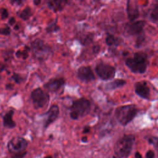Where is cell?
Segmentation results:
<instances>
[{"label":"cell","mask_w":158,"mask_h":158,"mask_svg":"<svg viewBox=\"0 0 158 158\" xmlns=\"http://www.w3.org/2000/svg\"><path fill=\"white\" fill-rule=\"evenodd\" d=\"M135 136L133 134H125L115 143L114 147V155L117 158L128 157L133 147Z\"/></svg>","instance_id":"cell-1"},{"label":"cell","mask_w":158,"mask_h":158,"mask_svg":"<svg viewBox=\"0 0 158 158\" xmlns=\"http://www.w3.org/2000/svg\"><path fill=\"white\" fill-rule=\"evenodd\" d=\"M139 110L135 105H123L115 109L114 116L121 125L125 127L135 118Z\"/></svg>","instance_id":"cell-2"},{"label":"cell","mask_w":158,"mask_h":158,"mask_svg":"<svg viewBox=\"0 0 158 158\" xmlns=\"http://www.w3.org/2000/svg\"><path fill=\"white\" fill-rule=\"evenodd\" d=\"M91 109V104L86 98H80L73 101L69 108V115L72 120H78L88 115Z\"/></svg>","instance_id":"cell-3"},{"label":"cell","mask_w":158,"mask_h":158,"mask_svg":"<svg viewBox=\"0 0 158 158\" xmlns=\"http://www.w3.org/2000/svg\"><path fill=\"white\" fill-rule=\"evenodd\" d=\"M148 56L142 52H135L133 57H129L125 60V65L135 73H144L148 66Z\"/></svg>","instance_id":"cell-4"},{"label":"cell","mask_w":158,"mask_h":158,"mask_svg":"<svg viewBox=\"0 0 158 158\" xmlns=\"http://www.w3.org/2000/svg\"><path fill=\"white\" fill-rule=\"evenodd\" d=\"M49 99L48 93L40 88L33 89L31 93V99L36 109H41L46 107L49 103Z\"/></svg>","instance_id":"cell-5"},{"label":"cell","mask_w":158,"mask_h":158,"mask_svg":"<svg viewBox=\"0 0 158 158\" xmlns=\"http://www.w3.org/2000/svg\"><path fill=\"white\" fill-rule=\"evenodd\" d=\"M98 77L102 80L107 81L114 78L116 73L115 68L108 64L98 63L94 69Z\"/></svg>","instance_id":"cell-6"},{"label":"cell","mask_w":158,"mask_h":158,"mask_svg":"<svg viewBox=\"0 0 158 158\" xmlns=\"http://www.w3.org/2000/svg\"><path fill=\"white\" fill-rule=\"evenodd\" d=\"M28 146L27 141L21 136L13 137L7 144V148L12 155L26 152Z\"/></svg>","instance_id":"cell-7"},{"label":"cell","mask_w":158,"mask_h":158,"mask_svg":"<svg viewBox=\"0 0 158 158\" xmlns=\"http://www.w3.org/2000/svg\"><path fill=\"white\" fill-rule=\"evenodd\" d=\"M31 48L36 57L39 60H44L48 57L49 52V46L44 43V41L36 39L31 43Z\"/></svg>","instance_id":"cell-8"},{"label":"cell","mask_w":158,"mask_h":158,"mask_svg":"<svg viewBox=\"0 0 158 158\" xmlns=\"http://www.w3.org/2000/svg\"><path fill=\"white\" fill-rule=\"evenodd\" d=\"M77 78L82 82L88 83L96 79L94 72L89 66H81L77 71Z\"/></svg>","instance_id":"cell-9"},{"label":"cell","mask_w":158,"mask_h":158,"mask_svg":"<svg viewBox=\"0 0 158 158\" xmlns=\"http://www.w3.org/2000/svg\"><path fill=\"white\" fill-rule=\"evenodd\" d=\"M135 93L144 99H148L150 97L151 90L146 81H141L135 83L134 85Z\"/></svg>","instance_id":"cell-10"},{"label":"cell","mask_w":158,"mask_h":158,"mask_svg":"<svg viewBox=\"0 0 158 158\" xmlns=\"http://www.w3.org/2000/svg\"><path fill=\"white\" fill-rule=\"evenodd\" d=\"M65 83V81L63 78H52L44 84V88L49 92L54 93L64 86Z\"/></svg>","instance_id":"cell-11"},{"label":"cell","mask_w":158,"mask_h":158,"mask_svg":"<svg viewBox=\"0 0 158 158\" xmlns=\"http://www.w3.org/2000/svg\"><path fill=\"white\" fill-rule=\"evenodd\" d=\"M59 114V108L57 105L54 104L52 105L49 110L44 114L46 116V118L45 120L44 123V128L46 129L49 127L53 122L56 121V120L58 118Z\"/></svg>","instance_id":"cell-12"},{"label":"cell","mask_w":158,"mask_h":158,"mask_svg":"<svg viewBox=\"0 0 158 158\" xmlns=\"http://www.w3.org/2000/svg\"><path fill=\"white\" fill-rule=\"evenodd\" d=\"M145 24L146 22L143 20L131 22V23L126 25L125 29L129 35H139L143 31Z\"/></svg>","instance_id":"cell-13"},{"label":"cell","mask_w":158,"mask_h":158,"mask_svg":"<svg viewBox=\"0 0 158 158\" xmlns=\"http://www.w3.org/2000/svg\"><path fill=\"white\" fill-rule=\"evenodd\" d=\"M127 12L130 22H133L139 17L138 7L134 0H128L127 4Z\"/></svg>","instance_id":"cell-14"},{"label":"cell","mask_w":158,"mask_h":158,"mask_svg":"<svg viewBox=\"0 0 158 158\" xmlns=\"http://www.w3.org/2000/svg\"><path fill=\"white\" fill-rule=\"evenodd\" d=\"M68 3V0H48V7L55 12L61 11Z\"/></svg>","instance_id":"cell-15"},{"label":"cell","mask_w":158,"mask_h":158,"mask_svg":"<svg viewBox=\"0 0 158 158\" xmlns=\"http://www.w3.org/2000/svg\"><path fill=\"white\" fill-rule=\"evenodd\" d=\"M14 113V111L13 110H10L3 116V125L5 127L8 128H13L15 127L16 123L12 118Z\"/></svg>","instance_id":"cell-16"},{"label":"cell","mask_w":158,"mask_h":158,"mask_svg":"<svg viewBox=\"0 0 158 158\" xmlns=\"http://www.w3.org/2000/svg\"><path fill=\"white\" fill-rule=\"evenodd\" d=\"M126 84V81L123 79H115L109 83H107L105 86V89L106 91H111L118 88L123 87Z\"/></svg>","instance_id":"cell-17"},{"label":"cell","mask_w":158,"mask_h":158,"mask_svg":"<svg viewBox=\"0 0 158 158\" xmlns=\"http://www.w3.org/2000/svg\"><path fill=\"white\" fill-rule=\"evenodd\" d=\"M32 15L31 9L30 7H25L19 14V17L23 20H27Z\"/></svg>","instance_id":"cell-18"},{"label":"cell","mask_w":158,"mask_h":158,"mask_svg":"<svg viewBox=\"0 0 158 158\" xmlns=\"http://www.w3.org/2000/svg\"><path fill=\"white\" fill-rule=\"evenodd\" d=\"M150 19L151 20L154 22L156 23L158 20V4H156L153 9L152 10L151 14H150Z\"/></svg>","instance_id":"cell-19"},{"label":"cell","mask_w":158,"mask_h":158,"mask_svg":"<svg viewBox=\"0 0 158 158\" xmlns=\"http://www.w3.org/2000/svg\"><path fill=\"white\" fill-rule=\"evenodd\" d=\"M29 48L26 46L25 49L23 51L19 50L15 52V56L18 58H22L23 59H26L28 57V51Z\"/></svg>","instance_id":"cell-20"},{"label":"cell","mask_w":158,"mask_h":158,"mask_svg":"<svg viewBox=\"0 0 158 158\" xmlns=\"http://www.w3.org/2000/svg\"><path fill=\"white\" fill-rule=\"evenodd\" d=\"M59 30V27L55 23L49 25L48 27L46 28V30L48 33H52L57 31Z\"/></svg>","instance_id":"cell-21"},{"label":"cell","mask_w":158,"mask_h":158,"mask_svg":"<svg viewBox=\"0 0 158 158\" xmlns=\"http://www.w3.org/2000/svg\"><path fill=\"white\" fill-rule=\"evenodd\" d=\"M146 138L149 144H152L156 148H157V136H148Z\"/></svg>","instance_id":"cell-22"},{"label":"cell","mask_w":158,"mask_h":158,"mask_svg":"<svg viewBox=\"0 0 158 158\" xmlns=\"http://www.w3.org/2000/svg\"><path fill=\"white\" fill-rule=\"evenodd\" d=\"M12 78L15 81V83L19 84L25 80V78L22 75L18 73H14V75L12 76Z\"/></svg>","instance_id":"cell-23"},{"label":"cell","mask_w":158,"mask_h":158,"mask_svg":"<svg viewBox=\"0 0 158 158\" xmlns=\"http://www.w3.org/2000/svg\"><path fill=\"white\" fill-rule=\"evenodd\" d=\"M106 43L107 45L111 46L116 43V40L115 39L114 36L112 35H108L106 38Z\"/></svg>","instance_id":"cell-24"},{"label":"cell","mask_w":158,"mask_h":158,"mask_svg":"<svg viewBox=\"0 0 158 158\" xmlns=\"http://www.w3.org/2000/svg\"><path fill=\"white\" fill-rule=\"evenodd\" d=\"M144 39H145L144 35L141 34V33L139 34L138 37V38H137V40H136V44H135L136 47L139 48L142 45L143 41H144Z\"/></svg>","instance_id":"cell-25"},{"label":"cell","mask_w":158,"mask_h":158,"mask_svg":"<svg viewBox=\"0 0 158 158\" xmlns=\"http://www.w3.org/2000/svg\"><path fill=\"white\" fill-rule=\"evenodd\" d=\"M0 14H1V18L2 20L6 19L9 16L8 10L6 8H1L0 9Z\"/></svg>","instance_id":"cell-26"},{"label":"cell","mask_w":158,"mask_h":158,"mask_svg":"<svg viewBox=\"0 0 158 158\" xmlns=\"http://www.w3.org/2000/svg\"><path fill=\"white\" fill-rule=\"evenodd\" d=\"M11 30L9 27H6L4 28H0V35H9L10 34Z\"/></svg>","instance_id":"cell-27"},{"label":"cell","mask_w":158,"mask_h":158,"mask_svg":"<svg viewBox=\"0 0 158 158\" xmlns=\"http://www.w3.org/2000/svg\"><path fill=\"white\" fill-rule=\"evenodd\" d=\"M93 41V35H88L86 38H84L83 42H82V44L83 45H86L87 44H89Z\"/></svg>","instance_id":"cell-28"},{"label":"cell","mask_w":158,"mask_h":158,"mask_svg":"<svg viewBox=\"0 0 158 158\" xmlns=\"http://www.w3.org/2000/svg\"><path fill=\"white\" fill-rule=\"evenodd\" d=\"M146 158H154L155 157V152L152 150H148L145 155Z\"/></svg>","instance_id":"cell-29"},{"label":"cell","mask_w":158,"mask_h":158,"mask_svg":"<svg viewBox=\"0 0 158 158\" xmlns=\"http://www.w3.org/2000/svg\"><path fill=\"white\" fill-rule=\"evenodd\" d=\"M100 49H101V47L99 44H94L93 46V51L94 54H97L100 51Z\"/></svg>","instance_id":"cell-30"},{"label":"cell","mask_w":158,"mask_h":158,"mask_svg":"<svg viewBox=\"0 0 158 158\" xmlns=\"http://www.w3.org/2000/svg\"><path fill=\"white\" fill-rule=\"evenodd\" d=\"M26 154H27V152H24V153H22V154L12 155L11 158H23V157L25 156Z\"/></svg>","instance_id":"cell-31"},{"label":"cell","mask_w":158,"mask_h":158,"mask_svg":"<svg viewBox=\"0 0 158 158\" xmlns=\"http://www.w3.org/2000/svg\"><path fill=\"white\" fill-rule=\"evenodd\" d=\"M10 2L12 5H14V4H17V5H20L22 2V0H10Z\"/></svg>","instance_id":"cell-32"},{"label":"cell","mask_w":158,"mask_h":158,"mask_svg":"<svg viewBox=\"0 0 158 158\" xmlns=\"http://www.w3.org/2000/svg\"><path fill=\"white\" fill-rule=\"evenodd\" d=\"M15 18L14 17H10V19H9V21H8V23L10 25H14V24H15Z\"/></svg>","instance_id":"cell-33"},{"label":"cell","mask_w":158,"mask_h":158,"mask_svg":"<svg viewBox=\"0 0 158 158\" xmlns=\"http://www.w3.org/2000/svg\"><path fill=\"white\" fill-rule=\"evenodd\" d=\"M90 131V127H88V126H86L84 127L83 128V133H85V134H86L88 133H89Z\"/></svg>","instance_id":"cell-34"},{"label":"cell","mask_w":158,"mask_h":158,"mask_svg":"<svg viewBox=\"0 0 158 158\" xmlns=\"http://www.w3.org/2000/svg\"><path fill=\"white\" fill-rule=\"evenodd\" d=\"M5 67H6V65L4 64L3 63H0V73L4 70L5 69Z\"/></svg>","instance_id":"cell-35"},{"label":"cell","mask_w":158,"mask_h":158,"mask_svg":"<svg viewBox=\"0 0 158 158\" xmlns=\"http://www.w3.org/2000/svg\"><path fill=\"white\" fill-rule=\"evenodd\" d=\"M135 158H142V156H141V154L139 152H136L135 154Z\"/></svg>","instance_id":"cell-36"},{"label":"cell","mask_w":158,"mask_h":158,"mask_svg":"<svg viewBox=\"0 0 158 158\" xmlns=\"http://www.w3.org/2000/svg\"><path fill=\"white\" fill-rule=\"evenodd\" d=\"M41 0H33V3L35 5L38 6L41 3Z\"/></svg>","instance_id":"cell-37"},{"label":"cell","mask_w":158,"mask_h":158,"mask_svg":"<svg viewBox=\"0 0 158 158\" xmlns=\"http://www.w3.org/2000/svg\"><path fill=\"white\" fill-rule=\"evenodd\" d=\"M81 141L83 143H86L88 141V138L87 136H83L81 138Z\"/></svg>","instance_id":"cell-38"},{"label":"cell","mask_w":158,"mask_h":158,"mask_svg":"<svg viewBox=\"0 0 158 158\" xmlns=\"http://www.w3.org/2000/svg\"><path fill=\"white\" fill-rule=\"evenodd\" d=\"M44 158H59L57 156H46Z\"/></svg>","instance_id":"cell-39"},{"label":"cell","mask_w":158,"mask_h":158,"mask_svg":"<svg viewBox=\"0 0 158 158\" xmlns=\"http://www.w3.org/2000/svg\"><path fill=\"white\" fill-rule=\"evenodd\" d=\"M14 29L15 30H18L19 29V25H15V26H14Z\"/></svg>","instance_id":"cell-40"}]
</instances>
